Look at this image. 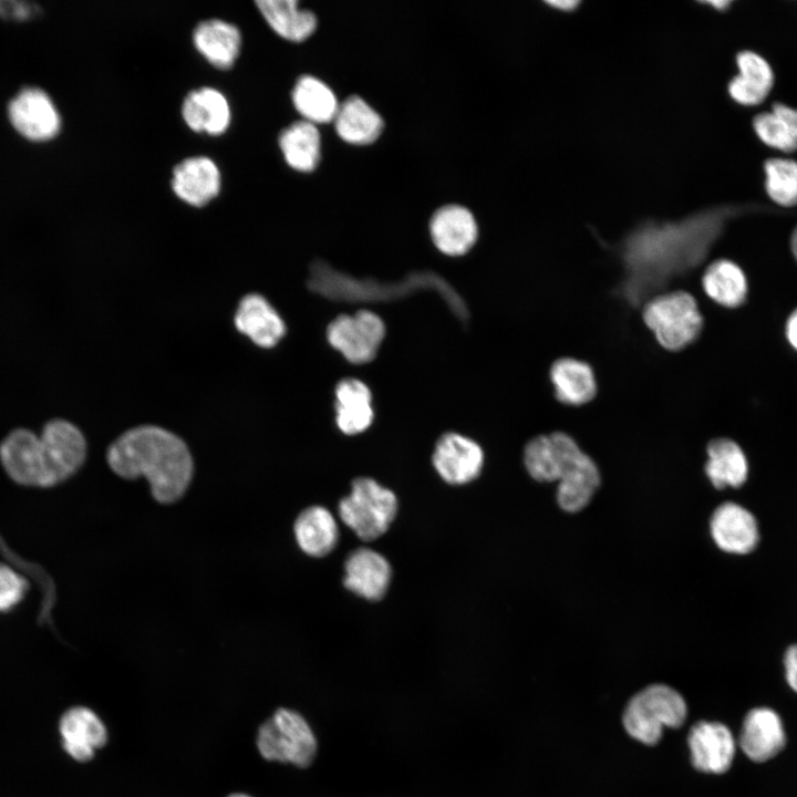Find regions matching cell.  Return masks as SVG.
Returning a JSON list of instances; mask_svg holds the SVG:
<instances>
[{
	"instance_id": "5bb4252c",
	"label": "cell",
	"mask_w": 797,
	"mask_h": 797,
	"mask_svg": "<svg viewBox=\"0 0 797 797\" xmlns=\"http://www.w3.org/2000/svg\"><path fill=\"white\" fill-rule=\"evenodd\" d=\"M710 530L716 546L729 553L751 552L759 539L754 516L732 501L716 507L710 519Z\"/></svg>"
},
{
	"instance_id": "e575fe53",
	"label": "cell",
	"mask_w": 797,
	"mask_h": 797,
	"mask_svg": "<svg viewBox=\"0 0 797 797\" xmlns=\"http://www.w3.org/2000/svg\"><path fill=\"white\" fill-rule=\"evenodd\" d=\"M28 587L23 576L0 563V612L14 609L24 599Z\"/></svg>"
},
{
	"instance_id": "60d3db41",
	"label": "cell",
	"mask_w": 797,
	"mask_h": 797,
	"mask_svg": "<svg viewBox=\"0 0 797 797\" xmlns=\"http://www.w3.org/2000/svg\"><path fill=\"white\" fill-rule=\"evenodd\" d=\"M710 4L714 6L717 9H724L729 4V1H710Z\"/></svg>"
},
{
	"instance_id": "836d02e7",
	"label": "cell",
	"mask_w": 797,
	"mask_h": 797,
	"mask_svg": "<svg viewBox=\"0 0 797 797\" xmlns=\"http://www.w3.org/2000/svg\"><path fill=\"white\" fill-rule=\"evenodd\" d=\"M522 459L527 473L536 482H557L556 454L549 433L532 436L524 447Z\"/></svg>"
},
{
	"instance_id": "ac0fdd59",
	"label": "cell",
	"mask_w": 797,
	"mask_h": 797,
	"mask_svg": "<svg viewBox=\"0 0 797 797\" xmlns=\"http://www.w3.org/2000/svg\"><path fill=\"white\" fill-rule=\"evenodd\" d=\"M236 329L256 345L275 346L286 334V324L269 301L259 293H248L238 303L234 317Z\"/></svg>"
},
{
	"instance_id": "f1b7e54d",
	"label": "cell",
	"mask_w": 797,
	"mask_h": 797,
	"mask_svg": "<svg viewBox=\"0 0 797 797\" xmlns=\"http://www.w3.org/2000/svg\"><path fill=\"white\" fill-rule=\"evenodd\" d=\"M297 0H258L256 6L271 29L286 40L301 42L315 30V14Z\"/></svg>"
},
{
	"instance_id": "e0dca14e",
	"label": "cell",
	"mask_w": 797,
	"mask_h": 797,
	"mask_svg": "<svg viewBox=\"0 0 797 797\" xmlns=\"http://www.w3.org/2000/svg\"><path fill=\"white\" fill-rule=\"evenodd\" d=\"M59 729L64 751L77 762H89L107 742L105 725L87 707L68 710L60 720Z\"/></svg>"
},
{
	"instance_id": "9c48e42d",
	"label": "cell",
	"mask_w": 797,
	"mask_h": 797,
	"mask_svg": "<svg viewBox=\"0 0 797 797\" xmlns=\"http://www.w3.org/2000/svg\"><path fill=\"white\" fill-rule=\"evenodd\" d=\"M12 127L25 139L43 143L53 139L61 131V115L51 96L42 89L27 86L8 104Z\"/></svg>"
},
{
	"instance_id": "277c9868",
	"label": "cell",
	"mask_w": 797,
	"mask_h": 797,
	"mask_svg": "<svg viewBox=\"0 0 797 797\" xmlns=\"http://www.w3.org/2000/svg\"><path fill=\"white\" fill-rule=\"evenodd\" d=\"M687 707L682 695L665 684H652L638 692L623 713V725L630 736L646 744H656L664 727L676 728L686 718Z\"/></svg>"
},
{
	"instance_id": "30bf717a",
	"label": "cell",
	"mask_w": 797,
	"mask_h": 797,
	"mask_svg": "<svg viewBox=\"0 0 797 797\" xmlns=\"http://www.w3.org/2000/svg\"><path fill=\"white\" fill-rule=\"evenodd\" d=\"M0 460L17 484L46 487L40 436L33 432L25 428L12 431L0 444Z\"/></svg>"
},
{
	"instance_id": "ab89813d",
	"label": "cell",
	"mask_w": 797,
	"mask_h": 797,
	"mask_svg": "<svg viewBox=\"0 0 797 797\" xmlns=\"http://www.w3.org/2000/svg\"><path fill=\"white\" fill-rule=\"evenodd\" d=\"M791 250L794 252V256L797 259V228L794 230L791 235Z\"/></svg>"
},
{
	"instance_id": "52a82bcc",
	"label": "cell",
	"mask_w": 797,
	"mask_h": 797,
	"mask_svg": "<svg viewBox=\"0 0 797 797\" xmlns=\"http://www.w3.org/2000/svg\"><path fill=\"white\" fill-rule=\"evenodd\" d=\"M40 436L45 464L46 487H53L73 476L86 458V439L80 428L69 421L48 422Z\"/></svg>"
},
{
	"instance_id": "f546056e",
	"label": "cell",
	"mask_w": 797,
	"mask_h": 797,
	"mask_svg": "<svg viewBox=\"0 0 797 797\" xmlns=\"http://www.w3.org/2000/svg\"><path fill=\"white\" fill-rule=\"evenodd\" d=\"M279 146L287 164L299 172L313 170L321 154V138L315 124L297 121L286 127L279 136Z\"/></svg>"
},
{
	"instance_id": "5b68a950",
	"label": "cell",
	"mask_w": 797,
	"mask_h": 797,
	"mask_svg": "<svg viewBox=\"0 0 797 797\" xmlns=\"http://www.w3.org/2000/svg\"><path fill=\"white\" fill-rule=\"evenodd\" d=\"M257 747L267 760L308 767L317 754V739L301 714L279 708L260 725Z\"/></svg>"
},
{
	"instance_id": "f35d334b",
	"label": "cell",
	"mask_w": 797,
	"mask_h": 797,
	"mask_svg": "<svg viewBox=\"0 0 797 797\" xmlns=\"http://www.w3.org/2000/svg\"><path fill=\"white\" fill-rule=\"evenodd\" d=\"M550 6L561 9V10H571L575 7H577L578 1L573 0H559V1H550L548 2Z\"/></svg>"
},
{
	"instance_id": "83f0119b",
	"label": "cell",
	"mask_w": 797,
	"mask_h": 797,
	"mask_svg": "<svg viewBox=\"0 0 797 797\" xmlns=\"http://www.w3.org/2000/svg\"><path fill=\"white\" fill-rule=\"evenodd\" d=\"M739 74L728 84L731 96L743 105L762 103L772 90L774 75L765 59L752 51L737 55Z\"/></svg>"
},
{
	"instance_id": "d6986e66",
	"label": "cell",
	"mask_w": 797,
	"mask_h": 797,
	"mask_svg": "<svg viewBox=\"0 0 797 797\" xmlns=\"http://www.w3.org/2000/svg\"><path fill=\"white\" fill-rule=\"evenodd\" d=\"M786 737L779 715L768 707L751 710L739 734L742 751L754 762H766L785 746Z\"/></svg>"
},
{
	"instance_id": "ffe728a7",
	"label": "cell",
	"mask_w": 797,
	"mask_h": 797,
	"mask_svg": "<svg viewBox=\"0 0 797 797\" xmlns=\"http://www.w3.org/2000/svg\"><path fill=\"white\" fill-rule=\"evenodd\" d=\"M391 580V567L379 552L369 548L352 551L345 561L344 586L368 600L381 599Z\"/></svg>"
},
{
	"instance_id": "ba28073f",
	"label": "cell",
	"mask_w": 797,
	"mask_h": 797,
	"mask_svg": "<svg viewBox=\"0 0 797 797\" xmlns=\"http://www.w3.org/2000/svg\"><path fill=\"white\" fill-rule=\"evenodd\" d=\"M384 335L382 319L368 310H360L353 315H338L327 330L329 343L354 364L372 361Z\"/></svg>"
},
{
	"instance_id": "4fadbf2b",
	"label": "cell",
	"mask_w": 797,
	"mask_h": 797,
	"mask_svg": "<svg viewBox=\"0 0 797 797\" xmlns=\"http://www.w3.org/2000/svg\"><path fill=\"white\" fill-rule=\"evenodd\" d=\"M548 379L555 400L568 407L586 406L598 394L593 368L576 358L556 359L549 366Z\"/></svg>"
},
{
	"instance_id": "8992f818",
	"label": "cell",
	"mask_w": 797,
	"mask_h": 797,
	"mask_svg": "<svg viewBox=\"0 0 797 797\" xmlns=\"http://www.w3.org/2000/svg\"><path fill=\"white\" fill-rule=\"evenodd\" d=\"M396 511L394 493L372 478L354 479L351 493L339 504L341 520L363 540H373L383 535Z\"/></svg>"
},
{
	"instance_id": "d590c367",
	"label": "cell",
	"mask_w": 797,
	"mask_h": 797,
	"mask_svg": "<svg viewBox=\"0 0 797 797\" xmlns=\"http://www.w3.org/2000/svg\"><path fill=\"white\" fill-rule=\"evenodd\" d=\"M39 9L33 3L22 1H0V15L10 20H28L37 15Z\"/></svg>"
},
{
	"instance_id": "9a60e30c",
	"label": "cell",
	"mask_w": 797,
	"mask_h": 797,
	"mask_svg": "<svg viewBox=\"0 0 797 797\" xmlns=\"http://www.w3.org/2000/svg\"><path fill=\"white\" fill-rule=\"evenodd\" d=\"M429 232L436 248L447 256L468 252L478 237V226L472 211L457 204L439 207L429 220Z\"/></svg>"
},
{
	"instance_id": "8d00e7d4",
	"label": "cell",
	"mask_w": 797,
	"mask_h": 797,
	"mask_svg": "<svg viewBox=\"0 0 797 797\" xmlns=\"http://www.w3.org/2000/svg\"><path fill=\"white\" fill-rule=\"evenodd\" d=\"M786 680L790 687L797 692V644L789 646L784 658Z\"/></svg>"
},
{
	"instance_id": "d6a6232c",
	"label": "cell",
	"mask_w": 797,
	"mask_h": 797,
	"mask_svg": "<svg viewBox=\"0 0 797 797\" xmlns=\"http://www.w3.org/2000/svg\"><path fill=\"white\" fill-rule=\"evenodd\" d=\"M766 190L777 204L790 207L797 205V162L787 158H770L765 163Z\"/></svg>"
},
{
	"instance_id": "1f68e13d",
	"label": "cell",
	"mask_w": 797,
	"mask_h": 797,
	"mask_svg": "<svg viewBox=\"0 0 797 797\" xmlns=\"http://www.w3.org/2000/svg\"><path fill=\"white\" fill-rule=\"evenodd\" d=\"M753 126L766 145L783 152L797 149V110L776 103L772 112L755 116Z\"/></svg>"
},
{
	"instance_id": "484cf974",
	"label": "cell",
	"mask_w": 797,
	"mask_h": 797,
	"mask_svg": "<svg viewBox=\"0 0 797 797\" xmlns=\"http://www.w3.org/2000/svg\"><path fill=\"white\" fill-rule=\"evenodd\" d=\"M701 287L710 300L728 309L743 304L747 296L744 271L728 259L711 262L701 277Z\"/></svg>"
},
{
	"instance_id": "74e56055",
	"label": "cell",
	"mask_w": 797,
	"mask_h": 797,
	"mask_svg": "<svg viewBox=\"0 0 797 797\" xmlns=\"http://www.w3.org/2000/svg\"><path fill=\"white\" fill-rule=\"evenodd\" d=\"M786 337L790 345L797 351V309L789 315L787 320Z\"/></svg>"
},
{
	"instance_id": "8fae6325",
	"label": "cell",
	"mask_w": 797,
	"mask_h": 797,
	"mask_svg": "<svg viewBox=\"0 0 797 797\" xmlns=\"http://www.w3.org/2000/svg\"><path fill=\"white\" fill-rule=\"evenodd\" d=\"M484 453L473 439L457 433H446L437 441L433 465L439 476L453 485L474 480L483 468Z\"/></svg>"
},
{
	"instance_id": "4316f807",
	"label": "cell",
	"mask_w": 797,
	"mask_h": 797,
	"mask_svg": "<svg viewBox=\"0 0 797 797\" xmlns=\"http://www.w3.org/2000/svg\"><path fill=\"white\" fill-rule=\"evenodd\" d=\"M293 532L300 549L312 557L325 556L338 541L335 519L321 506H311L302 510L294 521Z\"/></svg>"
},
{
	"instance_id": "d4e9b609",
	"label": "cell",
	"mask_w": 797,
	"mask_h": 797,
	"mask_svg": "<svg viewBox=\"0 0 797 797\" xmlns=\"http://www.w3.org/2000/svg\"><path fill=\"white\" fill-rule=\"evenodd\" d=\"M705 474L715 488L739 487L748 474V464L737 443L726 437L711 439L706 445Z\"/></svg>"
},
{
	"instance_id": "603a6c76",
	"label": "cell",
	"mask_w": 797,
	"mask_h": 797,
	"mask_svg": "<svg viewBox=\"0 0 797 797\" xmlns=\"http://www.w3.org/2000/svg\"><path fill=\"white\" fill-rule=\"evenodd\" d=\"M334 393L339 429L348 435L365 431L373 421L372 394L368 385L358 379L348 377L337 384Z\"/></svg>"
},
{
	"instance_id": "44dd1931",
	"label": "cell",
	"mask_w": 797,
	"mask_h": 797,
	"mask_svg": "<svg viewBox=\"0 0 797 797\" xmlns=\"http://www.w3.org/2000/svg\"><path fill=\"white\" fill-rule=\"evenodd\" d=\"M182 116L190 130L219 135L229 127L231 112L220 91L205 86L187 94L182 105Z\"/></svg>"
},
{
	"instance_id": "3957f363",
	"label": "cell",
	"mask_w": 797,
	"mask_h": 797,
	"mask_svg": "<svg viewBox=\"0 0 797 797\" xmlns=\"http://www.w3.org/2000/svg\"><path fill=\"white\" fill-rule=\"evenodd\" d=\"M549 435L557 462V503L563 511L578 513L591 501L600 486L599 467L571 434L553 431Z\"/></svg>"
},
{
	"instance_id": "7402d4cb",
	"label": "cell",
	"mask_w": 797,
	"mask_h": 797,
	"mask_svg": "<svg viewBox=\"0 0 797 797\" xmlns=\"http://www.w3.org/2000/svg\"><path fill=\"white\" fill-rule=\"evenodd\" d=\"M196 50L214 66L229 69L239 55L241 34L239 29L221 19L199 22L193 33Z\"/></svg>"
},
{
	"instance_id": "b9f144b4",
	"label": "cell",
	"mask_w": 797,
	"mask_h": 797,
	"mask_svg": "<svg viewBox=\"0 0 797 797\" xmlns=\"http://www.w3.org/2000/svg\"><path fill=\"white\" fill-rule=\"evenodd\" d=\"M228 797H250V796H248V795H246V794H239V793H237V794H231V795H229Z\"/></svg>"
},
{
	"instance_id": "6da1fadb",
	"label": "cell",
	"mask_w": 797,
	"mask_h": 797,
	"mask_svg": "<svg viewBox=\"0 0 797 797\" xmlns=\"http://www.w3.org/2000/svg\"><path fill=\"white\" fill-rule=\"evenodd\" d=\"M106 462L123 479L145 478L152 497L162 505L182 499L194 477L187 444L156 425H139L121 434L107 447Z\"/></svg>"
},
{
	"instance_id": "4dcf8cb0",
	"label": "cell",
	"mask_w": 797,
	"mask_h": 797,
	"mask_svg": "<svg viewBox=\"0 0 797 797\" xmlns=\"http://www.w3.org/2000/svg\"><path fill=\"white\" fill-rule=\"evenodd\" d=\"M291 97L296 110L304 121L313 124L333 121L340 105L331 87L310 74L297 80Z\"/></svg>"
},
{
	"instance_id": "7a4b0ae2",
	"label": "cell",
	"mask_w": 797,
	"mask_h": 797,
	"mask_svg": "<svg viewBox=\"0 0 797 797\" xmlns=\"http://www.w3.org/2000/svg\"><path fill=\"white\" fill-rule=\"evenodd\" d=\"M641 319L655 342L666 352H680L695 343L704 330L696 297L685 289L659 292L641 308Z\"/></svg>"
},
{
	"instance_id": "cb8c5ba5",
	"label": "cell",
	"mask_w": 797,
	"mask_h": 797,
	"mask_svg": "<svg viewBox=\"0 0 797 797\" xmlns=\"http://www.w3.org/2000/svg\"><path fill=\"white\" fill-rule=\"evenodd\" d=\"M333 122L338 135L354 145L375 142L384 126L381 115L359 95L340 103Z\"/></svg>"
},
{
	"instance_id": "2e32d148",
	"label": "cell",
	"mask_w": 797,
	"mask_h": 797,
	"mask_svg": "<svg viewBox=\"0 0 797 797\" xmlns=\"http://www.w3.org/2000/svg\"><path fill=\"white\" fill-rule=\"evenodd\" d=\"M220 186V170L209 157H188L173 169L172 188L175 195L192 206L208 204L218 195Z\"/></svg>"
},
{
	"instance_id": "7c38bea8",
	"label": "cell",
	"mask_w": 797,
	"mask_h": 797,
	"mask_svg": "<svg viewBox=\"0 0 797 797\" xmlns=\"http://www.w3.org/2000/svg\"><path fill=\"white\" fill-rule=\"evenodd\" d=\"M687 743L693 766L701 772L722 774L735 756L732 732L722 723L702 721L693 725Z\"/></svg>"
}]
</instances>
